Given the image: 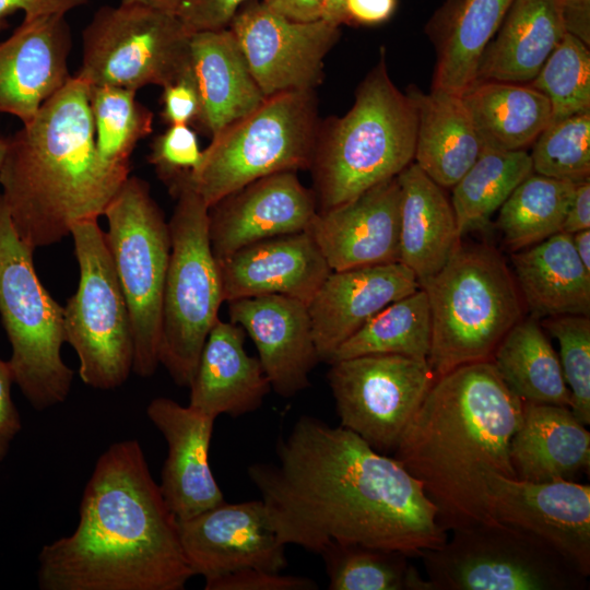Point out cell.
I'll use <instances>...</instances> for the list:
<instances>
[{"mask_svg":"<svg viewBox=\"0 0 590 590\" xmlns=\"http://www.w3.org/2000/svg\"><path fill=\"white\" fill-rule=\"evenodd\" d=\"M276 459L247 474L285 545L320 554L351 543L420 557L448 538L422 483L341 425L300 416L279 439Z\"/></svg>","mask_w":590,"mask_h":590,"instance_id":"obj_1","label":"cell"},{"mask_svg":"<svg viewBox=\"0 0 590 590\" xmlns=\"http://www.w3.org/2000/svg\"><path fill=\"white\" fill-rule=\"evenodd\" d=\"M193 576L137 439L98 457L75 530L38 554L40 590H182Z\"/></svg>","mask_w":590,"mask_h":590,"instance_id":"obj_2","label":"cell"},{"mask_svg":"<svg viewBox=\"0 0 590 590\" xmlns=\"http://www.w3.org/2000/svg\"><path fill=\"white\" fill-rule=\"evenodd\" d=\"M522 412L523 402L492 361L435 380L393 458L422 483L446 531L497 522L487 505L486 475L516 477L509 450Z\"/></svg>","mask_w":590,"mask_h":590,"instance_id":"obj_3","label":"cell"},{"mask_svg":"<svg viewBox=\"0 0 590 590\" xmlns=\"http://www.w3.org/2000/svg\"><path fill=\"white\" fill-rule=\"evenodd\" d=\"M88 84L72 75L32 120L8 139L1 196L21 239L34 251L102 216L129 176L98 158Z\"/></svg>","mask_w":590,"mask_h":590,"instance_id":"obj_4","label":"cell"},{"mask_svg":"<svg viewBox=\"0 0 590 590\" xmlns=\"http://www.w3.org/2000/svg\"><path fill=\"white\" fill-rule=\"evenodd\" d=\"M416 129L415 105L390 79L381 49L350 110L319 123L309 166L318 212L397 177L414 160Z\"/></svg>","mask_w":590,"mask_h":590,"instance_id":"obj_5","label":"cell"},{"mask_svg":"<svg viewBox=\"0 0 590 590\" xmlns=\"http://www.w3.org/2000/svg\"><path fill=\"white\" fill-rule=\"evenodd\" d=\"M427 295L432 344L427 363L436 379L452 369L491 361L522 319L523 303L504 257L485 244H463L420 283Z\"/></svg>","mask_w":590,"mask_h":590,"instance_id":"obj_6","label":"cell"},{"mask_svg":"<svg viewBox=\"0 0 590 590\" xmlns=\"http://www.w3.org/2000/svg\"><path fill=\"white\" fill-rule=\"evenodd\" d=\"M319 123L315 90L266 97L211 138L188 181L210 208L259 178L309 169Z\"/></svg>","mask_w":590,"mask_h":590,"instance_id":"obj_7","label":"cell"},{"mask_svg":"<svg viewBox=\"0 0 590 590\" xmlns=\"http://www.w3.org/2000/svg\"><path fill=\"white\" fill-rule=\"evenodd\" d=\"M188 177L168 189L176 204L168 221L170 253L160 344V365L180 387H189L224 302L219 263L209 237V208Z\"/></svg>","mask_w":590,"mask_h":590,"instance_id":"obj_8","label":"cell"},{"mask_svg":"<svg viewBox=\"0 0 590 590\" xmlns=\"http://www.w3.org/2000/svg\"><path fill=\"white\" fill-rule=\"evenodd\" d=\"M34 250L17 235L0 193V317L14 384L36 411L66 401L73 370L61 357L63 306L36 274Z\"/></svg>","mask_w":590,"mask_h":590,"instance_id":"obj_9","label":"cell"},{"mask_svg":"<svg viewBox=\"0 0 590 590\" xmlns=\"http://www.w3.org/2000/svg\"><path fill=\"white\" fill-rule=\"evenodd\" d=\"M103 216L106 244L132 326V371L146 378L160 365L162 304L170 253L168 222L148 182L129 176Z\"/></svg>","mask_w":590,"mask_h":590,"instance_id":"obj_10","label":"cell"},{"mask_svg":"<svg viewBox=\"0 0 590 590\" xmlns=\"http://www.w3.org/2000/svg\"><path fill=\"white\" fill-rule=\"evenodd\" d=\"M424 552L433 590H582L587 577L535 535L503 522L451 531Z\"/></svg>","mask_w":590,"mask_h":590,"instance_id":"obj_11","label":"cell"},{"mask_svg":"<svg viewBox=\"0 0 590 590\" xmlns=\"http://www.w3.org/2000/svg\"><path fill=\"white\" fill-rule=\"evenodd\" d=\"M70 235L80 276L63 306L64 342L75 351L86 386L115 389L126 382L133 365L128 305L98 219L75 223Z\"/></svg>","mask_w":590,"mask_h":590,"instance_id":"obj_12","label":"cell"},{"mask_svg":"<svg viewBox=\"0 0 590 590\" xmlns=\"http://www.w3.org/2000/svg\"><path fill=\"white\" fill-rule=\"evenodd\" d=\"M191 33L176 15L139 3L99 8L82 32L75 74L88 85L165 86L188 67Z\"/></svg>","mask_w":590,"mask_h":590,"instance_id":"obj_13","label":"cell"},{"mask_svg":"<svg viewBox=\"0 0 590 590\" xmlns=\"http://www.w3.org/2000/svg\"><path fill=\"white\" fill-rule=\"evenodd\" d=\"M329 364L340 425L378 452L394 451L436 380L427 361L375 354Z\"/></svg>","mask_w":590,"mask_h":590,"instance_id":"obj_14","label":"cell"},{"mask_svg":"<svg viewBox=\"0 0 590 590\" xmlns=\"http://www.w3.org/2000/svg\"><path fill=\"white\" fill-rule=\"evenodd\" d=\"M228 28L266 97L316 90L323 79V60L340 37L339 26L322 19L290 20L263 0L245 2Z\"/></svg>","mask_w":590,"mask_h":590,"instance_id":"obj_15","label":"cell"},{"mask_svg":"<svg viewBox=\"0 0 590 590\" xmlns=\"http://www.w3.org/2000/svg\"><path fill=\"white\" fill-rule=\"evenodd\" d=\"M487 505L499 522L522 529L590 576V486L486 475Z\"/></svg>","mask_w":590,"mask_h":590,"instance_id":"obj_16","label":"cell"},{"mask_svg":"<svg viewBox=\"0 0 590 590\" xmlns=\"http://www.w3.org/2000/svg\"><path fill=\"white\" fill-rule=\"evenodd\" d=\"M184 555L196 575L206 578L246 568L281 571L287 566L263 500L222 504L178 520Z\"/></svg>","mask_w":590,"mask_h":590,"instance_id":"obj_17","label":"cell"},{"mask_svg":"<svg viewBox=\"0 0 590 590\" xmlns=\"http://www.w3.org/2000/svg\"><path fill=\"white\" fill-rule=\"evenodd\" d=\"M318 212L312 189L296 172L259 178L209 208V237L216 260L253 243L304 232Z\"/></svg>","mask_w":590,"mask_h":590,"instance_id":"obj_18","label":"cell"},{"mask_svg":"<svg viewBox=\"0 0 590 590\" xmlns=\"http://www.w3.org/2000/svg\"><path fill=\"white\" fill-rule=\"evenodd\" d=\"M71 32L66 14L24 17L0 42V114L26 123L72 76Z\"/></svg>","mask_w":590,"mask_h":590,"instance_id":"obj_19","label":"cell"},{"mask_svg":"<svg viewBox=\"0 0 590 590\" xmlns=\"http://www.w3.org/2000/svg\"><path fill=\"white\" fill-rule=\"evenodd\" d=\"M332 271L400 261V187L387 179L317 212L306 229Z\"/></svg>","mask_w":590,"mask_h":590,"instance_id":"obj_20","label":"cell"},{"mask_svg":"<svg viewBox=\"0 0 590 590\" xmlns=\"http://www.w3.org/2000/svg\"><path fill=\"white\" fill-rule=\"evenodd\" d=\"M229 321L255 343L271 389L291 398L310 386L309 375L320 362L308 306L283 295L227 302Z\"/></svg>","mask_w":590,"mask_h":590,"instance_id":"obj_21","label":"cell"},{"mask_svg":"<svg viewBox=\"0 0 590 590\" xmlns=\"http://www.w3.org/2000/svg\"><path fill=\"white\" fill-rule=\"evenodd\" d=\"M418 288L413 271L400 261L331 271L308 304L320 361L329 363L381 309Z\"/></svg>","mask_w":590,"mask_h":590,"instance_id":"obj_22","label":"cell"},{"mask_svg":"<svg viewBox=\"0 0 590 590\" xmlns=\"http://www.w3.org/2000/svg\"><path fill=\"white\" fill-rule=\"evenodd\" d=\"M146 415L167 444L160 489L178 520L225 502L212 473L209 450L215 420L173 399H153Z\"/></svg>","mask_w":590,"mask_h":590,"instance_id":"obj_23","label":"cell"},{"mask_svg":"<svg viewBox=\"0 0 590 590\" xmlns=\"http://www.w3.org/2000/svg\"><path fill=\"white\" fill-rule=\"evenodd\" d=\"M217 263L226 303L283 295L308 306L332 271L307 231L253 243Z\"/></svg>","mask_w":590,"mask_h":590,"instance_id":"obj_24","label":"cell"},{"mask_svg":"<svg viewBox=\"0 0 590 590\" xmlns=\"http://www.w3.org/2000/svg\"><path fill=\"white\" fill-rule=\"evenodd\" d=\"M189 388L188 405L216 418L255 412L271 385L259 358L246 352L244 329L219 318L204 342Z\"/></svg>","mask_w":590,"mask_h":590,"instance_id":"obj_25","label":"cell"},{"mask_svg":"<svg viewBox=\"0 0 590 590\" xmlns=\"http://www.w3.org/2000/svg\"><path fill=\"white\" fill-rule=\"evenodd\" d=\"M509 455L519 480L574 481L589 472L590 433L569 406L523 402Z\"/></svg>","mask_w":590,"mask_h":590,"instance_id":"obj_26","label":"cell"},{"mask_svg":"<svg viewBox=\"0 0 590 590\" xmlns=\"http://www.w3.org/2000/svg\"><path fill=\"white\" fill-rule=\"evenodd\" d=\"M189 64L202 104L197 125L211 138L266 99L228 27L192 33Z\"/></svg>","mask_w":590,"mask_h":590,"instance_id":"obj_27","label":"cell"},{"mask_svg":"<svg viewBox=\"0 0 590 590\" xmlns=\"http://www.w3.org/2000/svg\"><path fill=\"white\" fill-rule=\"evenodd\" d=\"M512 274L533 319L590 315V272L559 232L511 255Z\"/></svg>","mask_w":590,"mask_h":590,"instance_id":"obj_28","label":"cell"},{"mask_svg":"<svg viewBox=\"0 0 590 590\" xmlns=\"http://www.w3.org/2000/svg\"><path fill=\"white\" fill-rule=\"evenodd\" d=\"M565 34L560 0H512L481 56L475 81L528 84Z\"/></svg>","mask_w":590,"mask_h":590,"instance_id":"obj_29","label":"cell"},{"mask_svg":"<svg viewBox=\"0 0 590 590\" xmlns=\"http://www.w3.org/2000/svg\"><path fill=\"white\" fill-rule=\"evenodd\" d=\"M400 187V262L418 283L437 273L461 243L442 187L414 162L397 176Z\"/></svg>","mask_w":590,"mask_h":590,"instance_id":"obj_30","label":"cell"},{"mask_svg":"<svg viewBox=\"0 0 590 590\" xmlns=\"http://www.w3.org/2000/svg\"><path fill=\"white\" fill-rule=\"evenodd\" d=\"M406 93L417 116L413 162L440 187H453L483 150L461 95L414 86Z\"/></svg>","mask_w":590,"mask_h":590,"instance_id":"obj_31","label":"cell"},{"mask_svg":"<svg viewBox=\"0 0 590 590\" xmlns=\"http://www.w3.org/2000/svg\"><path fill=\"white\" fill-rule=\"evenodd\" d=\"M461 98L483 148L524 150L552 120L548 99L529 84L475 81Z\"/></svg>","mask_w":590,"mask_h":590,"instance_id":"obj_32","label":"cell"},{"mask_svg":"<svg viewBox=\"0 0 590 590\" xmlns=\"http://www.w3.org/2000/svg\"><path fill=\"white\" fill-rule=\"evenodd\" d=\"M499 377L522 402L570 408L559 357L535 319L518 321L492 356Z\"/></svg>","mask_w":590,"mask_h":590,"instance_id":"obj_33","label":"cell"},{"mask_svg":"<svg viewBox=\"0 0 590 590\" xmlns=\"http://www.w3.org/2000/svg\"><path fill=\"white\" fill-rule=\"evenodd\" d=\"M512 0H461L448 17L432 90L461 95L476 79L481 56Z\"/></svg>","mask_w":590,"mask_h":590,"instance_id":"obj_34","label":"cell"},{"mask_svg":"<svg viewBox=\"0 0 590 590\" xmlns=\"http://www.w3.org/2000/svg\"><path fill=\"white\" fill-rule=\"evenodd\" d=\"M430 344L429 304L425 291L420 287L381 309L338 347L329 363L375 354L427 361Z\"/></svg>","mask_w":590,"mask_h":590,"instance_id":"obj_35","label":"cell"},{"mask_svg":"<svg viewBox=\"0 0 590 590\" xmlns=\"http://www.w3.org/2000/svg\"><path fill=\"white\" fill-rule=\"evenodd\" d=\"M532 173L530 154L526 150L483 148L475 163L452 187L450 202L459 236L462 238L467 232L486 225L516 187Z\"/></svg>","mask_w":590,"mask_h":590,"instance_id":"obj_36","label":"cell"},{"mask_svg":"<svg viewBox=\"0 0 590 590\" xmlns=\"http://www.w3.org/2000/svg\"><path fill=\"white\" fill-rule=\"evenodd\" d=\"M576 185L530 174L499 208L496 225L504 244L515 252L562 232Z\"/></svg>","mask_w":590,"mask_h":590,"instance_id":"obj_37","label":"cell"},{"mask_svg":"<svg viewBox=\"0 0 590 590\" xmlns=\"http://www.w3.org/2000/svg\"><path fill=\"white\" fill-rule=\"evenodd\" d=\"M95 150L110 170L129 176L130 156L153 130V113L137 99V92L109 85H88Z\"/></svg>","mask_w":590,"mask_h":590,"instance_id":"obj_38","label":"cell"},{"mask_svg":"<svg viewBox=\"0 0 590 590\" xmlns=\"http://www.w3.org/2000/svg\"><path fill=\"white\" fill-rule=\"evenodd\" d=\"M330 590H433L410 556L362 544L331 543L320 553Z\"/></svg>","mask_w":590,"mask_h":590,"instance_id":"obj_39","label":"cell"},{"mask_svg":"<svg viewBox=\"0 0 590 590\" xmlns=\"http://www.w3.org/2000/svg\"><path fill=\"white\" fill-rule=\"evenodd\" d=\"M566 33L528 84L546 96L552 121L590 111V50Z\"/></svg>","mask_w":590,"mask_h":590,"instance_id":"obj_40","label":"cell"},{"mask_svg":"<svg viewBox=\"0 0 590 590\" xmlns=\"http://www.w3.org/2000/svg\"><path fill=\"white\" fill-rule=\"evenodd\" d=\"M535 174L578 182L590 175V111L552 121L530 153Z\"/></svg>","mask_w":590,"mask_h":590,"instance_id":"obj_41","label":"cell"},{"mask_svg":"<svg viewBox=\"0 0 590 590\" xmlns=\"http://www.w3.org/2000/svg\"><path fill=\"white\" fill-rule=\"evenodd\" d=\"M559 344V362L570 391V410L590 424V319L567 315L543 319L541 323Z\"/></svg>","mask_w":590,"mask_h":590,"instance_id":"obj_42","label":"cell"},{"mask_svg":"<svg viewBox=\"0 0 590 590\" xmlns=\"http://www.w3.org/2000/svg\"><path fill=\"white\" fill-rule=\"evenodd\" d=\"M201 157L196 132L188 125H172L154 138L148 160L169 189L189 176Z\"/></svg>","mask_w":590,"mask_h":590,"instance_id":"obj_43","label":"cell"},{"mask_svg":"<svg viewBox=\"0 0 590 590\" xmlns=\"http://www.w3.org/2000/svg\"><path fill=\"white\" fill-rule=\"evenodd\" d=\"M205 590H316L318 585L310 578L282 575L260 568H246L222 576L206 578Z\"/></svg>","mask_w":590,"mask_h":590,"instance_id":"obj_44","label":"cell"},{"mask_svg":"<svg viewBox=\"0 0 590 590\" xmlns=\"http://www.w3.org/2000/svg\"><path fill=\"white\" fill-rule=\"evenodd\" d=\"M161 103V117L168 126L198 123L202 104L190 64L177 79L163 86Z\"/></svg>","mask_w":590,"mask_h":590,"instance_id":"obj_45","label":"cell"},{"mask_svg":"<svg viewBox=\"0 0 590 590\" xmlns=\"http://www.w3.org/2000/svg\"><path fill=\"white\" fill-rule=\"evenodd\" d=\"M249 0H182L176 15L192 34L227 28L237 10Z\"/></svg>","mask_w":590,"mask_h":590,"instance_id":"obj_46","label":"cell"},{"mask_svg":"<svg viewBox=\"0 0 590 590\" xmlns=\"http://www.w3.org/2000/svg\"><path fill=\"white\" fill-rule=\"evenodd\" d=\"M13 384L10 365L0 356V462L5 459L13 439L22 429L21 417L11 396Z\"/></svg>","mask_w":590,"mask_h":590,"instance_id":"obj_47","label":"cell"},{"mask_svg":"<svg viewBox=\"0 0 590 590\" xmlns=\"http://www.w3.org/2000/svg\"><path fill=\"white\" fill-rule=\"evenodd\" d=\"M87 2L88 0H0V32L9 26V17L19 11L24 13V17L67 14Z\"/></svg>","mask_w":590,"mask_h":590,"instance_id":"obj_48","label":"cell"},{"mask_svg":"<svg viewBox=\"0 0 590 590\" xmlns=\"http://www.w3.org/2000/svg\"><path fill=\"white\" fill-rule=\"evenodd\" d=\"M397 0H346L345 10L349 23L374 25L391 17Z\"/></svg>","mask_w":590,"mask_h":590,"instance_id":"obj_49","label":"cell"},{"mask_svg":"<svg viewBox=\"0 0 590 590\" xmlns=\"http://www.w3.org/2000/svg\"><path fill=\"white\" fill-rule=\"evenodd\" d=\"M590 228V180L578 181L565 216L562 232L573 235Z\"/></svg>","mask_w":590,"mask_h":590,"instance_id":"obj_50","label":"cell"},{"mask_svg":"<svg viewBox=\"0 0 590 590\" xmlns=\"http://www.w3.org/2000/svg\"><path fill=\"white\" fill-rule=\"evenodd\" d=\"M566 33L590 46V0H560Z\"/></svg>","mask_w":590,"mask_h":590,"instance_id":"obj_51","label":"cell"},{"mask_svg":"<svg viewBox=\"0 0 590 590\" xmlns=\"http://www.w3.org/2000/svg\"><path fill=\"white\" fill-rule=\"evenodd\" d=\"M274 12L297 22L322 17L324 0H263Z\"/></svg>","mask_w":590,"mask_h":590,"instance_id":"obj_52","label":"cell"},{"mask_svg":"<svg viewBox=\"0 0 590 590\" xmlns=\"http://www.w3.org/2000/svg\"><path fill=\"white\" fill-rule=\"evenodd\" d=\"M345 1L346 0H324L321 19L339 27L342 24H349Z\"/></svg>","mask_w":590,"mask_h":590,"instance_id":"obj_53","label":"cell"},{"mask_svg":"<svg viewBox=\"0 0 590 590\" xmlns=\"http://www.w3.org/2000/svg\"><path fill=\"white\" fill-rule=\"evenodd\" d=\"M577 256L588 272H590V228L571 235Z\"/></svg>","mask_w":590,"mask_h":590,"instance_id":"obj_54","label":"cell"},{"mask_svg":"<svg viewBox=\"0 0 590 590\" xmlns=\"http://www.w3.org/2000/svg\"><path fill=\"white\" fill-rule=\"evenodd\" d=\"M182 0H121L122 3H139L157 10L176 13Z\"/></svg>","mask_w":590,"mask_h":590,"instance_id":"obj_55","label":"cell"},{"mask_svg":"<svg viewBox=\"0 0 590 590\" xmlns=\"http://www.w3.org/2000/svg\"><path fill=\"white\" fill-rule=\"evenodd\" d=\"M7 148H8V139L0 137V169L3 164V160L7 153Z\"/></svg>","mask_w":590,"mask_h":590,"instance_id":"obj_56","label":"cell"}]
</instances>
